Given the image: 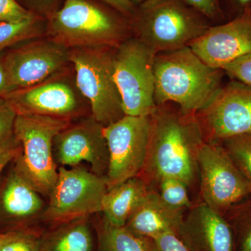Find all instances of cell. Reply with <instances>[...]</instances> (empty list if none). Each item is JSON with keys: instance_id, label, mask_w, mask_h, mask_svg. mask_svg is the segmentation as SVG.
Here are the masks:
<instances>
[{"instance_id": "5b68a950", "label": "cell", "mask_w": 251, "mask_h": 251, "mask_svg": "<svg viewBox=\"0 0 251 251\" xmlns=\"http://www.w3.org/2000/svg\"><path fill=\"white\" fill-rule=\"evenodd\" d=\"M71 120L42 115L16 116L14 133L21 145L17 168L42 196H50L58 177L54 139L71 125Z\"/></svg>"}, {"instance_id": "30bf717a", "label": "cell", "mask_w": 251, "mask_h": 251, "mask_svg": "<svg viewBox=\"0 0 251 251\" xmlns=\"http://www.w3.org/2000/svg\"><path fill=\"white\" fill-rule=\"evenodd\" d=\"M151 116L125 115L103 128L108 144V190L138 176L148 153Z\"/></svg>"}, {"instance_id": "e0dca14e", "label": "cell", "mask_w": 251, "mask_h": 251, "mask_svg": "<svg viewBox=\"0 0 251 251\" xmlns=\"http://www.w3.org/2000/svg\"><path fill=\"white\" fill-rule=\"evenodd\" d=\"M184 211L167 204L159 193L149 191L125 227L137 235L149 239L165 232L177 234L184 220Z\"/></svg>"}, {"instance_id": "836d02e7", "label": "cell", "mask_w": 251, "mask_h": 251, "mask_svg": "<svg viewBox=\"0 0 251 251\" xmlns=\"http://www.w3.org/2000/svg\"><path fill=\"white\" fill-rule=\"evenodd\" d=\"M99 1L108 5L112 9L125 16V18L131 17L136 8L130 0H99Z\"/></svg>"}, {"instance_id": "83f0119b", "label": "cell", "mask_w": 251, "mask_h": 251, "mask_svg": "<svg viewBox=\"0 0 251 251\" xmlns=\"http://www.w3.org/2000/svg\"><path fill=\"white\" fill-rule=\"evenodd\" d=\"M193 9L202 15L210 22H220L225 19V14L220 0H183Z\"/></svg>"}, {"instance_id": "d590c367", "label": "cell", "mask_w": 251, "mask_h": 251, "mask_svg": "<svg viewBox=\"0 0 251 251\" xmlns=\"http://www.w3.org/2000/svg\"><path fill=\"white\" fill-rule=\"evenodd\" d=\"M14 91L10 83L7 72L5 69L2 56L0 57V98H2L6 94Z\"/></svg>"}, {"instance_id": "4dcf8cb0", "label": "cell", "mask_w": 251, "mask_h": 251, "mask_svg": "<svg viewBox=\"0 0 251 251\" xmlns=\"http://www.w3.org/2000/svg\"><path fill=\"white\" fill-rule=\"evenodd\" d=\"M16 114L4 99L0 98V145L14 133Z\"/></svg>"}, {"instance_id": "603a6c76", "label": "cell", "mask_w": 251, "mask_h": 251, "mask_svg": "<svg viewBox=\"0 0 251 251\" xmlns=\"http://www.w3.org/2000/svg\"><path fill=\"white\" fill-rule=\"evenodd\" d=\"M39 29L40 21L37 15L19 22L0 23V52L35 37Z\"/></svg>"}, {"instance_id": "8d00e7d4", "label": "cell", "mask_w": 251, "mask_h": 251, "mask_svg": "<svg viewBox=\"0 0 251 251\" xmlns=\"http://www.w3.org/2000/svg\"><path fill=\"white\" fill-rule=\"evenodd\" d=\"M130 1L133 2V4H134L135 6H137L141 4V3H143V1H146V0H130Z\"/></svg>"}, {"instance_id": "3957f363", "label": "cell", "mask_w": 251, "mask_h": 251, "mask_svg": "<svg viewBox=\"0 0 251 251\" xmlns=\"http://www.w3.org/2000/svg\"><path fill=\"white\" fill-rule=\"evenodd\" d=\"M130 18L135 39L156 54L188 46L211 26L183 0H146Z\"/></svg>"}, {"instance_id": "1f68e13d", "label": "cell", "mask_w": 251, "mask_h": 251, "mask_svg": "<svg viewBox=\"0 0 251 251\" xmlns=\"http://www.w3.org/2000/svg\"><path fill=\"white\" fill-rule=\"evenodd\" d=\"M21 145L14 133L0 145V175L8 163L19 156Z\"/></svg>"}, {"instance_id": "cb8c5ba5", "label": "cell", "mask_w": 251, "mask_h": 251, "mask_svg": "<svg viewBox=\"0 0 251 251\" xmlns=\"http://www.w3.org/2000/svg\"><path fill=\"white\" fill-rule=\"evenodd\" d=\"M239 171L251 185V133L221 140Z\"/></svg>"}, {"instance_id": "d6986e66", "label": "cell", "mask_w": 251, "mask_h": 251, "mask_svg": "<svg viewBox=\"0 0 251 251\" xmlns=\"http://www.w3.org/2000/svg\"><path fill=\"white\" fill-rule=\"evenodd\" d=\"M40 195L17 168L9 176L3 190V210L7 215L17 219L33 217L44 208Z\"/></svg>"}, {"instance_id": "d6a6232c", "label": "cell", "mask_w": 251, "mask_h": 251, "mask_svg": "<svg viewBox=\"0 0 251 251\" xmlns=\"http://www.w3.org/2000/svg\"><path fill=\"white\" fill-rule=\"evenodd\" d=\"M19 4L33 14H52V9L57 0H17ZM37 15V14H36Z\"/></svg>"}, {"instance_id": "9a60e30c", "label": "cell", "mask_w": 251, "mask_h": 251, "mask_svg": "<svg viewBox=\"0 0 251 251\" xmlns=\"http://www.w3.org/2000/svg\"><path fill=\"white\" fill-rule=\"evenodd\" d=\"M17 115H42L72 120L80 112L75 92L68 84L49 81L12 91L2 97Z\"/></svg>"}, {"instance_id": "5bb4252c", "label": "cell", "mask_w": 251, "mask_h": 251, "mask_svg": "<svg viewBox=\"0 0 251 251\" xmlns=\"http://www.w3.org/2000/svg\"><path fill=\"white\" fill-rule=\"evenodd\" d=\"M68 49L50 40L36 41L15 48L2 56L14 90L45 82L69 61Z\"/></svg>"}, {"instance_id": "8992f818", "label": "cell", "mask_w": 251, "mask_h": 251, "mask_svg": "<svg viewBox=\"0 0 251 251\" xmlns=\"http://www.w3.org/2000/svg\"><path fill=\"white\" fill-rule=\"evenodd\" d=\"M112 49L85 48L69 52L77 88L88 100L92 116L104 127L125 116L114 75Z\"/></svg>"}, {"instance_id": "4316f807", "label": "cell", "mask_w": 251, "mask_h": 251, "mask_svg": "<svg viewBox=\"0 0 251 251\" xmlns=\"http://www.w3.org/2000/svg\"><path fill=\"white\" fill-rule=\"evenodd\" d=\"M34 14L19 4L17 0H0V23L24 21Z\"/></svg>"}, {"instance_id": "d4e9b609", "label": "cell", "mask_w": 251, "mask_h": 251, "mask_svg": "<svg viewBox=\"0 0 251 251\" xmlns=\"http://www.w3.org/2000/svg\"><path fill=\"white\" fill-rule=\"evenodd\" d=\"M159 182L160 196L167 204L184 210L192 206L188 197L187 186L183 181L176 178L164 177Z\"/></svg>"}, {"instance_id": "277c9868", "label": "cell", "mask_w": 251, "mask_h": 251, "mask_svg": "<svg viewBox=\"0 0 251 251\" xmlns=\"http://www.w3.org/2000/svg\"><path fill=\"white\" fill-rule=\"evenodd\" d=\"M124 18L87 0H65L50 15L51 40L67 49L116 48L127 37Z\"/></svg>"}, {"instance_id": "9c48e42d", "label": "cell", "mask_w": 251, "mask_h": 251, "mask_svg": "<svg viewBox=\"0 0 251 251\" xmlns=\"http://www.w3.org/2000/svg\"><path fill=\"white\" fill-rule=\"evenodd\" d=\"M203 203L224 214L251 196V185L235 166L222 144L204 142L198 155Z\"/></svg>"}, {"instance_id": "7c38bea8", "label": "cell", "mask_w": 251, "mask_h": 251, "mask_svg": "<svg viewBox=\"0 0 251 251\" xmlns=\"http://www.w3.org/2000/svg\"><path fill=\"white\" fill-rule=\"evenodd\" d=\"M209 67L222 69L251 52V8L227 23L211 26L188 45Z\"/></svg>"}, {"instance_id": "f1b7e54d", "label": "cell", "mask_w": 251, "mask_h": 251, "mask_svg": "<svg viewBox=\"0 0 251 251\" xmlns=\"http://www.w3.org/2000/svg\"><path fill=\"white\" fill-rule=\"evenodd\" d=\"M223 70L232 80L251 86V52L226 66Z\"/></svg>"}, {"instance_id": "44dd1931", "label": "cell", "mask_w": 251, "mask_h": 251, "mask_svg": "<svg viewBox=\"0 0 251 251\" xmlns=\"http://www.w3.org/2000/svg\"><path fill=\"white\" fill-rule=\"evenodd\" d=\"M225 214L233 231L235 251H251V196Z\"/></svg>"}, {"instance_id": "ac0fdd59", "label": "cell", "mask_w": 251, "mask_h": 251, "mask_svg": "<svg viewBox=\"0 0 251 251\" xmlns=\"http://www.w3.org/2000/svg\"><path fill=\"white\" fill-rule=\"evenodd\" d=\"M150 190L139 176L130 178L108 190L102 202L104 220L123 227Z\"/></svg>"}, {"instance_id": "7402d4cb", "label": "cell", "mask_w": 251, "mask_h": 251, "mask_svg": "<svg viewBox=\"0 0 251 251\" xmlns=\"http://www.w3.org/2000/svg\"><path fill=\"white\" fill-rule=\"evenodd\" d=\"M92 234L83 221H74L54 238L50 251H92Z\"/></svg>"}, {"instance_id": "ba28073f", "label": "cell", "mask_w": 251, "mask_h": 251, "mask_svg": "<svg viewBox=\"0 0 251 251\" xmlns=\"http://www.w3.org/2000/svg\"><path fill=\"white\" fill-rule=\"evenodd\" d=\"M108 191L105 176L78 167L58 168V177L50 194L44 217L54 224H69L101 212Z\"/></svg>"}, {"instance_id": "ffe728a7", "label": "cell", "mask_w": 251, "mask_h": 251, "mask_svg": "<svg viewBox=\"0 0 251 251\" xmlns=\"http://www.w3.org/2000/svg\"><path fill=\"white\" fill-rule=\"evenodd\" d=\"M99 251H152L150 240L126 227H117L103 220L99 234Z\"/></svg>"}, {"instance_id": "e575fe53", "label": "cell", "mask_w": 251, "mask_h": 251, "mask_svg": "<svg viewBox=\"0 0 251 251\" xmlns=\"http://www.w3.org/2000/svg\"><path fill=\"white\" fill-rule=\"evenodd\" d=\"M221 1V0H220ZM226 11L232 19L251 8V0H223Z\"/></svg>"}, {"instance_id": "6da1fadb", "label": "cell", "mask_w": 251, "mask_h": 251, "mask_svg": "<svg viewBox=\"0 0 251 251\" xmlns=\"http://www.w3.org/2000/svg\"><path fill=\"white\" fill-rule=\"evenodd\" d=\"M204 142L197 115H186L168 104L159 105L151 115L146 161L138 176L147 184L149 179L173 177L191 186L198 173V152Z\"/></svg>"}, {"instance_id": "2e32d148", "label": "cell", "mask_w": 251, "mask_h": 251, "mask_svg": "<svg viewBox=\"0 0 251 251\" xmlns=\"http://www.w3.org/2000/svg\"><path fill=\"white\" fill-rule=\"evenodd\" d=\"M177 235L191 251H236L226 216L203 202L190 208Z\"/></svg>"}, {"instance_id": "484cf974", "label": "cell", "mask_w": 251, "mask_h": 251, "mask_svg": "<svg viewBox=\"0 0 251 251\" xmlns=\"http://www.w3.org/2000/svg\"><path fill=\"white\" fill-rule=\"evenodd\" d=\"M0 251H43L39 242L29 234L9 232L0 234Z\"/></svg>"}, {"instance_id": "7a4b0ae2", "label": "cell", "mask_w": 251, "mask_h": 251, "mask_svg": "<svg viewBox=\"0 0 251 251\" xmlns=\"http://www.w3.org/2000/svg\"><path fill=\"white\" fill-rule=\"evenodd\" d=\"M157 106L174 103L186 115H198L222 88V69L209 67L188 46L155 56Z\"/></svg>"}, {"instance_id": "8fae6325", "label": "cell", "mask_w": 251, "mask_h": 251, "mask_svg": "<svg viewBox=\"0 0 251 251\" xmlns=\"http://www.w3.org/2000/svg\"><path fill=\"white\" fill-rule=\"evenodd\" d=\"M197 116L209 141L251 133V86L232 80Z\"/></svg>"}, {"instance_id": "4fadbf2b", "label": "cell", "mask_w": 251, "mask_h": 251, "mask_svg": "<svg viewBox=\"0 0 251 251\" xmlns=\"http://www.w3.org/2000/svg\"><path fill=\"white\" fill-rule=\"evenodd\" d=\"M103 128L91 116L59 132L53 143L58 163L64 166L76 167L81 162H87L92 167V173L105 177L109 151Z\"/></svg>"}, {"instance_id": "52a82bcc", "label": "cell", "mask_w": 251, "mask_h": 251, "mask_svg": "<svg viewBox=\"0 0 251 251\" xmlns=\"http://www.w3.org/2000/svg\"><path fill=\"white\" fill-rule=\"evenodd\" d=\"M156 54L135 37L128 38L114 49V75L125 115L148 117L156 112Z\"/></svg>"}, {"instance_id": "f546056e", "label": "cell", "mask_w": 251, "mask_h": 251, "mask_svg": "<svg viewBox=\"0 0 251 251\" xmlns=\"http://www.w3.org/2000/svg\"><path fill=\"white\" fill-rule=\"evenodd\" d=\"M150 240L152 251H191L174 232H165Z\"/></svg>"}]
</instances>
